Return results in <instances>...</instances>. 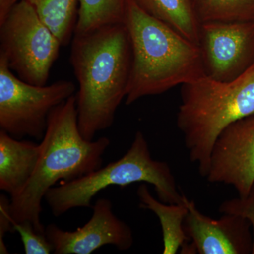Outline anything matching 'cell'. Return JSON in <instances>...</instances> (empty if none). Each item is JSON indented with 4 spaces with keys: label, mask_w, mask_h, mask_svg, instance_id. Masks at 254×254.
<instances>
[{
    "label": "cell",
    "mask_w": 254,
    "mask_h": 254,
    "mask_svg": "<svg viewBox=\"0 0 254 254\" xmlns=\"http://www.w3.org/2000/svg\"><path fill=\"white\" fill-rule=\"evenodd\" d=\"M70 62L77 80L75 93L78 125L92 141L110 128L126 98L131 68V46L125 23L73 34Z\"/></svg>",
    "instance_id": "1"
},
{
    "label": "cell",
    "mask_w": 254,
    "mask_h": 254,
    "mask_svg": "<svg viewBox=\"0 0 254 254\" xmlns=\"http://www.w3.org/2000/svg\"><path fill=\"white\" fill-rule=\"evenodd\" d=\"M110 145L108 137L89 141L82 136L75 94L56 107L48 118L34 173L23 190L10 198L13 224L28 221L37 231L46 233L41 214L48 190L58 182L72 181L101 168Z\"/></svg>",
    "instance_id": "2"
},
{
    "label": "cell",
    "mask_w": 254,
    "mask_h": 254,
    "mask_svg": "<svg viewBox=\"0 0 254 254\" xmlns=\"http://www.w3.org/2000/svg\"><path fill=\"white\" fill-rule=\"evenodd\" d=\"M131 46V68L125 103L162 94L205 76L199 46L131 0L124 20Z\"/></svg>",
    "instance_id": "3"
},
{
    "label": "cell",
    "mask_w": 254,
    "mask_h": 254,
    "mask_svg": "<svg viewBox=\"0 0 254 254\" xmlns=\"http://www.w3.org/2000/svg\"><path fill=\"white\" fill-rule=\"evenodd\" d=\"M253 114L254 64L233 81L204 76L182 85L177 127L202 176L208 174L213 145L222 131Z\"/></svg>",
    "instance_id": "4"
},
{
    "label": "cell",
    "mask_w": 254,
    "mask_h": 254,
    "mask_svg": "<svg viewBox=\"0 0 254 254\" xmlns=\"http://www.w3.org/2000/svg\"><path fill=\"white\" fill-rule=\"evenodd\" d=\"M134 183L153 185L164 203H185V195L179 192L168 164L152 158L141 131L136 132L129 149L121 158L72 181L62 182L48 190L45 200L53 215L60 217L73 208H91L93 198L108 187Z\"/></svg>",
    "instance_id": "5"
},
{
    "label": "cell",
    "mask_w": 254,
    "mask_h": 254,
    "mask_svg": "<svg viewBox=\"0 0 254 254\" xmlns=\"http://www.w3.org/2000/svg\"><path fill=\"white\" fill-rule=\"evenodd\" d=\"M62 46L26 0L16 2L0 23V55L20 79L32 85H47Z\"/></svg>",
    "instance_id": "6"
},
{
    "label": "cell",
    "mask_w": 254,
    "mask_h": 254,
    "mask_svg": "<svg viewBox=\"0 0 254 254\" xmlns=\"http://www.w3.org/2000/svg\"><path fill=\"white\" fill-rule=\"evenodd\" d=\"M72 81L39 86L22 81L0 55V130L17 139L41 141L50 114L76 93Z\"/></svg>",
    "instance_id": "7"
},
{
    "label": "cell",
    "mask_w": 254,
    "mask_h": 254,
    "mask_svg": "<svg viewBox=\"0 0 254 254\" xmlns=\"http://www.w3.org/2000/svg\"><path fill=\"white\" fill-rule=\"evenodd\" d=\"M198 45L205 76L233 81L254 64V22L200 23Z\"/></svg>",
    "instance_id": "8"
},
{
    "label": "cell",
    "mask_w": 254,
    "mask_h": 254,
    "mask_svg": "<svg viewBox=\"0 0 254 254\" xmlns=\"http://www.w3.org/2000/svg\"><path fill=\"white\" fill-rule=\"evenodd\" d=\"M208 182L231 185L244 198L254 184V114L222 131L212 150Z\"/></svg>",
    "instance_id": "9"
},
{
    "label": "cell",
    "mask_w": 254,
    "mask_h": 254,
    "mask_svg": "<svg viewBox=\"0 0 254 254\" xmlns=\"http://www.w3.org/2000/svg\"><path fill=\"white\" fill-rule=\"evenodd\" d=\"M89 221L75 231H66L55 224L46 227L47 238L55 254H90L106 245L119 250H129L133 245L129 225L118 218L108 198L96 200Z\"/></svg>",
    "instance_id": "10"
},
{
    "label": "cell",
    "mask_w": 254,
    "mask_h": 254,
    "mask_svg": "<svg viewBox=\"0 0 254 254\" xmlns=\"http://www.w3.org/2000/svg\"><path fill=\"white\" fill-rule=\"evenodd\" d=\"M188 213L183 223L188 244L183 254H248L253 248V235L248 220L232 214L218 220L205 215L194 202L185 198Z\"/></svg>",
    "instance_id": "11"
},
{
    "label": "cell",
    "mask_w": 254,
    "mask_h": 254,
    "mask_svg": "<svg viewBox=\"0 0 254 254\" xmlns=\"http://www.w3.org/2000/svg\"><path fill=\"white\" fill-rule=\"evenodd\" d=\"M41 143L17 139L0 130V190L10 198L18 194L36 170Z\"/></svg>",
    "instance_id": "12"
},
{
    "label": "cell",
    "mask_w": 254,
    "mask_h": 254,
    "mask_svg": "<svg viewBox=\"0 0 254 254\" xmlns=\"http://www.w3.org/2000/svg\"><path fill=\"white\" fill-rule=\"evenodd\" d=\"M140 207L151 210L161 225L164 242V254H175L188 244L189 238L184 230L183 223L188 213L186 202L182 204H170L155 199L150 194L148 186L141 183L137 190ZM186 198V196H185Z\"/></svg>",
    "instance_id": "13"
},
{
    "label": "cell",
    "mask_w": 254,
    "mask_h": 254,
    "mask_svg": "<svg viewBox=\"0 0 254 254\" xmlns=\"http://www.w3.org/2000/svg\"><path fill=\"white\" fill-rule=\"evenodd\" d=\"M147 14L163 21L198 44L200 23L194 0H131Z\"/></svg>",
    "instance_id": "14"
},
{
    "label": "cell",
    "mask_w": 254,
    "mask_h": 254,
    "mask_svg": "<svg viewBox=\"0 0 254 254\" xmlns=\"http://www.w3.org/2000/svg\"><path fill=\"white\" fill-rule=\"evenodd\" d=\"M62 46H67L74 34L79 0H26Z\"/></svg>",
    "instance_id": "15"
},
{
    "label": "cell",
    "mask_w": 254,
    "mask_h": 254,
    "mask_svg": "<svg viewBox=\"0 0 254 254\" xmlns=\"http://www.w3.org/2000/svg\"><path fill=\"white\" fill-rule=\"evenodd\" d=\"M128 0H79L74 34L124 23Z\"/></svg>",
    "instance_id": "16"
},
{
    "label": "cell",
    "mask_w": 254,
    "mask_h": 254,
    "mask_svg": "<svg viewBox=\"0 0 254 254\" xmlns=\"http://www.w3.org/2000/svg\"><path fill=\"white\" fill-rule=\"evenodd\" d=\"M200 23L254 22V0H194Z\"/></svg>",
    "instance_id": "17"
},
{
    "label": "cell",
    "mask_w": 254,
    "mask_h": 254,
    "mask_svg": "<svg viewBox=\"0 0 254 254\" xmlns=\"http://www.w3.org/2000/svg\"><path fill=\"white\" fill-rule=\"evenodd\" d=\"M14 232H17L22 241L25 254H50L53 252V245L46 233L38 232L31 222L24 221L13 224Z\"/></svg>",
    "instance_id": "18"
},
{
    "label": "cell",
    "mask_w": 254,
    "mask_h": 254,
    "mask_svg": "<svg viewBox=\"0 0 254 254\" xmlns=\"http://www.w3.org/2000/svg\"><path fill=\"white\" fill-rule=\"evenodd\" d=\"M219 211L223 214L238 215L248 220L253 229V248L254 254V184L250 193L244 198H233L222 202L219 207Z\"/></svg>",
    "instance_id": "19"
},
{
    "label": "cell",
    "mask_w": 254,
    "mask_h": 254,
    "mask_svg": "<svg viewBox=\"0 0 254 254\" xmlns=\"http://www.w3.org/2000/svg\"><path fill=\"white\" fill-rule=\"evenodd\" d=\"M14 232L12 217L10 210V199L4 194L0 195V254H9L4 242L7 232Z\"/></svg>",
    "instance_id": "20"
},
{
    "label": "cell",
    "mask_w": 254,
    "mask_h": 254,
    "mask_svg": "<svg viewBox=\"0 0 254 254\" xmlns=\"http://www.w3.org/2000/svg\"><path fill=\"white\" fill-rule=\"evenodd\" d=\"M18 1L19 0H0V23L3 22L10 10Z\"/></svg>",
    "instance_id": "21"
}]
</instances>
